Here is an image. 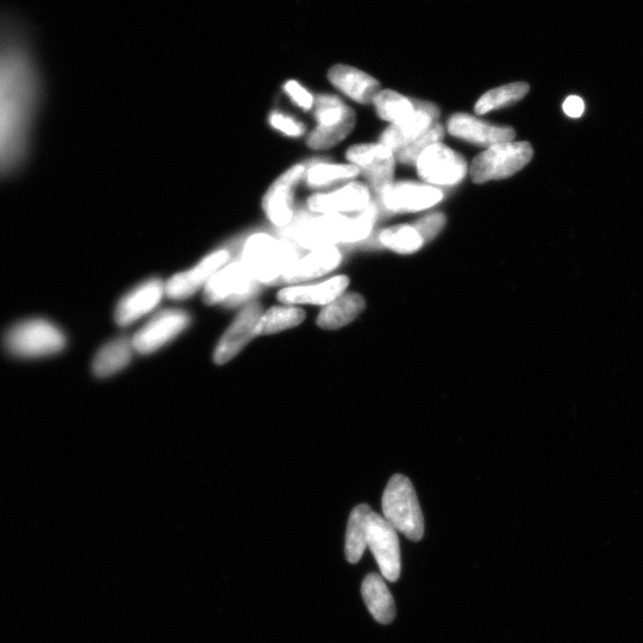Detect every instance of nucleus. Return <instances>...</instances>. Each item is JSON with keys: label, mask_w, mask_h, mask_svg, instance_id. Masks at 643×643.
Listing matches in <instances>:
<instances>
[{"label": "nucleus", "mask_w": 643, "mask_h": 643, "mask_svg": "<svg viewBox=\"0 0 643 643\" xmlns=\"http://www.w3.org/2000/svg\"><path fill=\"white\" fill-rule=\"evenodd\" d=\"M40 97L39 72L27 47L0 36V176L27 158Z\"/></svg>", "instance_id": "f257e3e1"}, {"label": "nucleus", "mask_w": 643, "mask_h": 643, "mask_svg": "<svg viewBox=\"0 0 643 643\" xmlns=\"http://www.w3.org/2000/svg\"><path fill=\"white\" fill-rule=\"evenodd\" d=\"M384 518L397 532L411 541H421L424 518L414 485L403 474H395L383 495Z\"/></svg>", "instance_id": "f03ea898"}, {"label": "nucleus", "mask_w": 643, "mask_h": 643, "mask_svg": "<svg viewBox=\"0 0 643 643\" xmlns=\"http://www.w3.org/2000/svg\"><path fill=\"white\" fill-rule=\"evenodd\" d=\"M296 261V251L290 243L265 234L252 236L243 251V262L258 283L280 282Z\"/></svg>", "instance_id": "7ed1b4c3"}, {"label": "nucleus", "mask_w": 643, "mask_h": 643, "mask_svg": "<svg viewBox=\"0 0 643 643\" xmlns=\"http://www.w3.org/2000/svg\"><path fill=\"white\" fill-rule=\"evenodd\" d=\"M66 346V336L46 320L18 323L5 336V347L21 358H40L59 353Z\"/></svg>", "instance_id": "20e7f679"}, {"label": "nucleus", "mask_w": 643, "mask_h": 643, "mask_svg": "<svg viewBox=\"0 0 643 643\" xmlns=\"http://www.w3.org/2000/svg\"><path fill=\"white\" fill-rule=\"evenodd\" d=\"M533 147L528 142H504L491 146L473 160L471 178L476 184L514 176L533 159Z\"/></svg>", "instance_id": "39448f33"}, {"label": "nucleus", "mask_w": 643, "mask_h": 643, "mask_svg": "<svg viewBox=\"0 0 643 643\" xmlns=\"http://www.w3.org/2000/svg\"><path fill=\"white\" fill-rule=\"evenodd\" d=\"M257 280L245 262L223 268L212 276L204 289V302L209 305L227 302L239 304L257 289Z\"/></svg>", "instance_id": "423d86ee"}, {"label": "nucleus", "mask_w": 643, "mask_h": 643, "mask_svg": "<svg viewBox=\"0 0 643 643\" xmlns=\"http://www.w3.org/2000/svg\"><path fill=\"white\" fill-rule=\"evenodd\" d=\"M367 547L376 558L383 577L389 582H397L402 568L397 530L374 511L367 522Z\"/></svg>", "instance_id": "0eeeda50"}, {"label": "nucleus", "mask_w": 643, "mask_h": 643, "mask_svg": "<svg viewBox=\"0 0 643 643\" xmlns=\"http://www.w3.org/2000/svg\"><path fill=\"white\" fill-rule=\"evenodd\" d=\"M347 159L364 174L374 193L384 195L395 177V155L383 145H358L348 149Z\"/></svg>", "instance_id": "6e6552de"}, {"label": "nucleus", "mask_w": 643, "mask_h": 643, "mask_svg": "<svg viewBox=\"0 0 643 643\" xmlns=\"http://www.w3.org/2000/svg\"><path fill=\"white\" fill-rule=\"evenodd\" d=\"M416 167L424 181L438 186L458 184L467 173V164L463 156L442 143H436L426 149L418 158Z\"/></svg>", "instance_id": "1a4fd4ad"}, {"label": "nucleus", "mask_w": 643, "mask_h": 643, "mask_svg": "<svg viewBox=\"0 0 643 643\" xmlns=\"http://www.w3.org/2000/svg\"><path fill=\"white\" fill-rule=\"evenodd\" d=\"M414 104V114L405 120L392 124L380 136V145L390 149L392 153L401 151L404 147L422 135L440 117V109L433 103L411 99Z\"/></svg>", "instance_id": "9d476101"}, {"label": "nucleus", "mask_w": 643, "mask_h": 643, "mask_svg": "<svg viewBox=\"0 0 643 643\" xmlns=\"http://www.w3.org/2000/svg\"><path fill=\"white\" fill-rule=\"evenodd\" d=\"M189 323L190 317L184 311L162 312L134 336L131 345L137 353L151 354L183 332Z\"/></svg>", "instance_id": "9b49d317"}, {"label": "nucleus", "mask_w": 643, "mask_h": 643, "mask_svg": "<svg viewBox=\"0 0 643 643\" xmlns=\"http://www.w3.org/2000/svg\"><path fill=\"white\" fill-rule=\"evenodd\" d=\"M264 314L259 303L249 304L240 312L216 348L214 360L217 365L227 364L257 336V327Z\"/></svg>", "instance_id": "f8f14e48"}, {"label": "nucleus", "mask_w": 643, "mask_h": 643, "mask_svg": "<svg viewBox=\"0 0 643 643\" xmlns=\"http://www.w3.org/2000/svg\"><path fill=\"white\" fill-rule=\"evenodd\" d=\"M305 167L297 165L280 176L264 198V210L268 218L278 227H285L293 216V190L305 174Z\"/></svg>", "instance_id": "ddd939ff"}, {"label": "nucleus", "mask_w": 643, "mask_h": 643, "mask_svg": "<svg viewBox=\"0 0 643 643\" xmlns=\"http://www.w3.org/2000/svg\"><path fill=\"white\" fill-rule=\"evenodd\" d=\"M448 133L467 142L482 146H495L511 142L516 131L511 127L493 126L467 114H455L447 122Z\"/></svg>", "instance_id": "4468645a"}, {"label": "nucleus", "mask_w": 643, "mask_h": 643, "mask_svg": "<svg viewBox=\"0 0 643 643\" xmlns=\"http://www.w3.org/2000/svg\"><path fill=\"white\" fill-rule=\"evenodd\" d=\"M439 189L416 183L392 184L383 195V202L392 212H415L432 208L442 201Z\"/></svg>", "instance_id": "2eb2a0df"}, {"label": "nucleus", "mask_w": 643, "mask_h": 643, "mask_svg": "<svg viewBox=\"0 0 643 643\" xmlns=\"http://www.w3.org/2000/svg\"><path fill=\"white\" fill-rule=\"evenodd\" d=\"M349 221L351 218L339 214L314 218L297 230L296 241L299 245L315 251L345 242Z\"/></svg>", "instance_id": "dca6fc26"}, {"label": "nucleus", "mask_w": 643, "mask_h": 643, "mask_svg": "<svg viewBox=\"0 0 643 643\" xmlns=\"http://www.w3.org/2000/svg\"><path fill=\"white\" fill-rule=\"evenodd\" d=\"M371 193L361 183L349 184L332 193H322L309 198V208L324 215H335L340 212L361 211L370 205Z\"/></svg>", "instance_id": "f3484780"}, {"label": "nucleus", "mask_w": 643, "mask_h": 643, "mask_svg": "<svg viewBox=\"0 0 643 643\" xmlns=\"http://www.w3.org/2000/svg\"><path fill=\"white\" fill-rule=\"evenodd\" d=\"M229 259L227 251L216 252L205 258L191 271L179 273L166 285L167 296L172 299H185L196 293L199 287L206 285L210 278L226 264Z\"/></svg>", "instance_id": "a211bd4d"}, {"label": "nucleus", "mask_w": 643, "mask_h": 643, "mask_svg": "<svg viewBox=\"0 0 643 643\" xmlns=\"http://www.w3.org/2000/svg\"><path fill=\"white\" fill-rule=\"evenodd\" d=\"M328 78L336 89L361 104L373 103L374 97L380 92L377 79L354 67L336 65L329 71Z\"/></svg>", "instance_id": "6ab92c4d"}, {"label": "nucleus", "mask_w": 643, "mask_h": 643, "mask_svg": "<svg viewBox=\"0 0 643 643\" xmlns=\"http://www.w3.org/2000/svg\"><path fill=\"white\" fill-rule=\"evenodd\" d=\"M342 255L335 246L316 249L302 260H297L280 282L301 283L326 276L341 264Z\"/></svg>", "instance_id": "aec40b11"}, {"label": "nucleus", "mask_w": 643, "mask_h": 643, "mask_svg": "<svg viewBox=\"0 0 643 643\" xmlns=\"http://www.w3.org/2000/svg\"><path fill=\"white\" fill-rule=\"evenodd\" d=\"M162 293H164V285L158 279L137 287L118 304L116 310L118 326H129L143 315L148 314L158 305Z\"/></svg>", "instance_id": "412c9836"}, {"label": "nucleus", "mask_w": 643, "mask_h": 643, "mask_svg": "<svg viewBox=\"0 0 643 643\" xmlns=\"http://www.w3.org/2000/svg\"><path fill=\"white\" fill-rule=\"evenodd\" d=\"M348 285L349 279L339 276L317 285L287 287L279 292L278 298L280 302L292 305H328L342 296Z\"/></svg>", "instance_id": "4be33fe9"}, {"label": "nucleus", "mask_w": 643, "mask_h": 643, "mask_svg": "<svg viewBox=\"0 0 643 643\" xmlns=\"http://www.w3.org/2000/svg\"><path fill=\"white\" fill-rule=\"evenodd\" d=\"M361 592L374 620L382 624L395 620V601L382 576L377 573L368 574L362 583Z\"/></svg>", "instance_id": "5701e85b"}, {"label": "nucleus", "mask_w": 643, "mask_h": 643, "mask_svg": "<svg viewBox=\"0 0 643 643\" xmlns=\"http://www.w3.org/2000/svg\"><path fill=\"white\" fill-rule=\"evenodd\" d=\"M365 308V299L359 293H343L321 311L317 318L318 327L327 330L345 327L352 323Z\"/></svg>", "instance_id": "b1692460"}, {"label": "nucleus", "mask_w": 643, "mask_h": 643, "mask_svg": "<svg viewBox=\"0 0 643 643\" xmlns=\"http://www.w3.org/2000/svg\"><path fill=\"white\" fill-rule=\"evenodd\" d=\"M133 345L128 340H117L108 343L96 355L93 361V373L99 378L112 376L127 367L133 357Z\"/></svg>", "instance_id": "393cba45"}, {"label": "nucleus", "mask_w": 643, "mask_h": 643, "mask_svg": "<svg viewBox=\"0 0 643 643\" xmlns=\"http://www.w3.org/2000/svg\"><path fill=\"white\" fill-rule=\"evenodd\" d=\"M372 509L367 504L354 508L349 516L346 533V558L348 563H359L367 548V522Z\"/></svg>", "instance_id": "a878e982"}, {"label": "nucleus", "mask_w": 643, "mask_h": 643, "mask_svg": "<svg viewBox=\"0 0 643 643\" xmlns=\"http://www.w3.org/2000/svg\"><path fill=\"white\" fill-rule=\"evenodd\" d=\"M529 85L527 83H514L497 87L480 97L476 104L477 115H485L492 110L504 108L520 102L527 96Z\"/></svg>", "instance_id": "bb28decb"}, {"label": "nucleus", "mask_w": 643, "mask_h": 643, "mask_svg": "<svg viewBox=\"0 0 643 643\" xmlns=\"http://www.w3.org/2000/svg\"><path fill=\"white\" fill-rule=\"evenodd\" d=\"M302 309L274 307L262 314L257 327V336L271 335L298 326L304 321Z\"/></svg>", "instance_id": "cd10ccee"}, {"label": "nucleus", "mask_w": 643, "mask_h": 643, "mask_svg": "<svg viewBox=\"0 0 643 643\" xmlns=\"http://www.w3.org/2000/svg\"><path fill=\"white\" fill-rule=\"evenodd\" d=\"M355 126V112L348 108L346 115L333 126H318L309 136L308 145L314 149H327L337 145L352 133Z\"/></svg>", "instance_id": "c85d7f7f"}, {"label": "nucleus", "mask_w": 643, "mask_h": 643, "mask_svg": "<svg viewBox=\"0 0 643 643\" xmlns=\"http://www.w3.org/2000/svg\"><path fill=\"white\" fill-rule=\"evenodd\" d=\"M373 103L376 105L378 116L392 124L405 120L415 111L411 99L392 90L380 91L374 97Z\"/></svg>", "instance_id": "c756f323"}, {"label": "nucleus", "mask_w": 643, "mask_h": 643, "mask_svg": "<svg viewBox=\"0 0 643 643\" xmlns=\"http://www.w3.org/2000/svg\"><path fill=\"white\" fill-rule=\"evenodd\" d=\"M380 242L391 251L399 254H412L424 245L422 237L412 226H396L383 230Z\"/></svg>", "instance_id": "7c9ffc66"}, {"label": "nucleus", "mask_w": 643, "mask_h": 643, "mask_svg": "<svg viewBox=\"0 0 643 643\" xmlns=\"http://www.w3.org/2000/svg\"><path fill=\"white\" fill-rule=\"evenodd\" d=\"M445 137V128L440 123L435 122L424 133L412 141L410 145L397 152V160L404 165H416L418 158L429 147L441 143Z\"/></svg>", "instance_id": "2f4dec72"}, {"label": "nucleus", "mask_w": 643, "mask_h": 643, "mask_svg": "<svg viewBox=\"0 0 643 643\" xmlns=\"http://www.w3.org/2000/svg\"><path fill=\"white\" fill-rule=\"evenodd\" d=\"M359 172L354 165H315L308 171V183L311 186L328 185L334 181L357 177Z\"/></svg>", "instance_id": "473e14b6"}, {"label": "nucleus", "mask_w": 643, "mask_h": 643, "mask_svg": "<svg viewBox=\"0 0 643 643\" xmlns=\"http://www.w3.org/2000/svg\"><path fill=\"white\" fill-rule=\"evenodd\" d=\"M314 102L316 117L322 127L333 126V124L340 122L348 110V106L335 96H317Z\"/></svg>", "instance_id": "72a5a7b5"}, {"label": "nucleus", "mask_w": 643, "mask_h": 643, "mask_svg": "<svg viewBox=\"0 0 643 643\" xmlns=\"http://www.w3.org/2000/svg\"><path fill=\"white\" fill-rule=\"evenodd\" d=\"M377 218L376 206L368 205L360 214L349 221L346 243L358 242L370 235Z\"/></svg>", "instance_id": "f704fd0d"}, {"label": "nucleus", "mask_w": 643, "mask_h": 643, "mask_svg": "<svg viewBox=\"0 0 643 643\" xmlns=\"http://www.w3.org/2000/svg\"><path fill=\"white\" fill-rule=\"evenodd\" d=\"M445 226L446 216L439 212V214H433L421 218V220L415 222L412 227L416 229V232L422 237L423 242L426 243L433 241Z\"/></svg>", "instance_id": "c9c22d12"}, {"label": "nucleus", "mask_w": 643, "mask_h": 643, "mask_svg": "<svg viewBox=\"0 0 643 643\" xmlns=\"http://www.w3.org/2000/svg\"><path fill=\"white\" fill-rule=\"evenodd\" d=\"M285 91L293 99V102L305 110H310L314 105V97L295 80H290L289 83H286Z\"/></svg>", "instance_id": "e433bc0d"}, {"label": "nucleus", "mask_w": 643, "mask_h": 643, "mask_svg": "<svg viewBox=\"0 0 643 643\" xmlns=\"http://www.w3.org/2000/svg\"><path fill=\"white\" fill-rule=\"evenodd\" d=\"M270 122L274 128L283 131L284 134L289 136H299L304 133V127L301 123L293 121L290 117L277 114V112L271 115Z\"/></svg>", "instance_id": "4c0bfd02"}, {"label": "nucleus", "mask_w": 643, "mask_h": 643, "mask_svg": "<svg viewBox=\"0 0 643 643\" xmlns=\"http://www.w3.org/2000/svg\"><path fill=\"white\" fill-rule=\"evenodd\" d=\"M563 109L568 117L579 118L584 114L585 104L582 98L571 96L566 99Z\"/></svg>", "instance_id": "58836bf2"}]
</instances>
